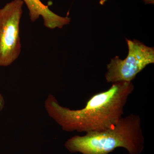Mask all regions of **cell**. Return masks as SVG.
<instances>
[{"instance_id":"obj_5","label":"cell","mask_w":154,"mask_h":154,"mask_svg":"<svg viewBox=\"0 0 154 154\" xmlns=\"http://www.w3.org/2000/svg\"><path fill=\"white\" fill-rule=\"evenodd\" d=\"M26 4L31 22L36 21L40 17L43 18L44 25L50 29L63 28L68 25L71 19L67 16L62 17L51 11L48 6L44 5L40 0H22Z\"/></svg>"},{"instance_id":"obj_7","label":"cell","mask_w":154,"mask_h":154,"mask_svg":"<svg viewBox=\"0 0 154 154\" xmlns=\"http://www.w3.org/2000/svg\"><path fill=\"white\" fill-rule=\"evenodd\" d=\"M146 4H154V0H142Z\"/></svg>"},{"instance_id":"obj_8","label":"cell","mask_w":154,"mask_h":154,"mask_svg":"<svg viewBox=\"0 0 154 154\" xmlns=\"http://www.w3.org/2000/svg\"><path fill=\"white\" fill-rule=\"evenodd\" d=\"M107 0H99V3L101 5H104Z\"/></svg>"},{"instance_id":"obj_1","label":"cell","mask_w":154,"mask_h":154,"mask_svg":"<svg viewBox=\"0 0 154 154\" xmlns=\"http://www.w3.org/2000/svg\"><path fill=\"white\" fill-rule=\"evenodd\" d=\"M134 90L132 82L113 83L107 91L93 95L84 108L78 110L61 106L55 97L49 94L45 108L50 117L66 132L104 131L115 125L122 117Z\"/></svg>"},{"instance_id":"obj_2","label":"cell","mask_w":154,"mask_h":154,"mask_svg":"<svg viewBox=\"0 0 154 154\" xmlns=\"http://www.w3.org/2000/svg\"><path fill=\"white\" fill-rule=\"evenodd\" d=\"M144 143L140 117L131 114L110 129L72 137L65 146L70 152L82 154H108L119 147L126 149L129 154H141Z\"/></svg>"},{"instance_id":"obj_4","label":"cell","mask_w":154,"mask_h":154,"mask_svg":"<svg viewBox=\"0 0 154 154\" xmlns=\"http://www.w3.org/2000/svg\"><path fill=\"white\" fill-rule=\"evenodd\" d=\"M128 52L125 59L118 56L111 59L107 65L105 77L107 82H132L147 66L154 63V48L140 41L125 38Z\"/></svg>"},{"instance_id":"obj_3","label":"cell","mask_w":154,"mask_h":154,"mask_svg":"<svg viewBox=\"0 0 154 154\" xmlns=\"http://www.w3.org/2000/svg\"><path fill=\"white\" fill-rule=\"evenodd\" d=\"M24 3L14 0L0 9V66L11 65L21 54L20 24Z\"/></svg>"},{"instance_id":"obj_6","label":"cell","mask_w":154,"mask_h":154,"mask_svg":"<svg viewBox=\"0 0 154 154\" xmlns=\"http://www.w3.org/2000/svg\"><path fill=\"white\" fill-rule=\"evenodd\" d=\"M5 99L2 95L0 94V111H2L5 106Z\"/></svg>"}]
</instances>
